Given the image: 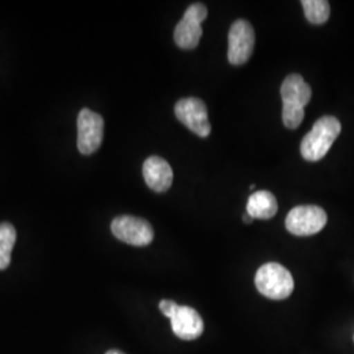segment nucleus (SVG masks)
Returning a JSON list of instances; mask_svg holds the SVG:
<instances>
[{
	"mask_svg": "<svg viewBox=\"0 0 354 354\" xmlns=\"http://www.w3.org/2000/svg\"><path fill=\"white\" fill-rule=\"evenodd\" d=\"M340 131L342 124L337 118L332 115L319 118L301 143L302 156L308 162H317L323 159L333 142L340 136Z\"/></svg>",
	"mask_w": 354,
	"mask_h": 354,
	"instance_id": "nucleus-1",
	"label": "nucleus"
},
{
	"mask_svg": "<svg viewBox=\"0 0 354 354\" xmlns=\"http://www.w3.org/2000/svg\"><path fill=\"white\" fill-rule=\"evenodd\" d=\"M257 290L264 297L274 301L286 299L294 290V279L285 266L268 263L261 266L254 277Z\"/></svg>",
	"mask_w": 354,
	"mask_h": 354,
	"instance_id": "nucleus-2",
	"label": "nucleus"
},
{
	"mask_svg": "<svg viewBox=\"0 0 354 354\" xmlns=\"http://www.w3.org/2000/svg\"><path fill=\"white\" fill-rule=\"evenodd\" d=\"M328 216L324 209L315 205L297 206L286 216L285 226L295 236H310L322 231L327 225Z\"/></svg>",
	"mask_w": 354,
	"mask_h": 354,
	"instance_id": "nucleus-3",
	"label": "nucleus"
},
{
	"mask_svg": "<svg viewBox=\"0 0 354 354\" xmlns=\"http://www.w3.org/2000/svg\"><path fill=\"white\" fill-rule=\"evenodd\" d=\"M112 232L118 241H124L130 245L145 247L149 245L153 239V230L151 225L137 216L121 215L114 218L112 222Z\"/></svg>",
	"mask_w": 354,
	"mask_h": 354,
	"instance_id": "nucleus-4",
	"label": "nucleus"
},
{
	"mask_svg": "<svg viewBox=\"0 0 354 354\" xmlns=\"http://www.w3.org/2000/svg\"><path fill=\"white\" fill-rule=\"evenodd\" d=\"M104 138L102 115L89 109H82L77 115V149L83 155L97 151Z\"/></svg>",
	"mask_w": 354,
	"mask_h": 354,
	"instance_id": "nucleus-5",
	"label": "nucleus"
},
{
	"mask_svg": "<svg viewBox=\"0 0 354 354\" xmlns=\"http://www.w3.org/2000/svg\"><path fill=\"white\" fill-rule=\"evenodd\" d=\"M254 30L247 20H236L228 32V62L244 64L252 55Z\"/></svg>",
	"mask_w": 354,
	"mask_h": 354,
	"instance_id": "nucleus-6",
	"label": "nucleus"
},
{
	"mask_svg": "<svg viewBox=\"0 0 354 354\" xmlns=\"http://www.w3.org/2000/svg\"><path fill=\"white\" fill-rule=\"evenodd\" d=\"M175 114L178 121L188 127L190 131L203 138L209 137L212 127L209 122L207 108L203 100L196 97L181 99L175 105Z\"/></svg>",
	"mask_w": 354,
	"mask_h": 354,
	"instance_id": "nucleus-7",
	"label": "nucleus"
},
{
	"mask_svg": "<svg viewBox=\"0 0 354 354\" xmlns=\"http://www.w3.org/2000/svg\"><path fill=\"white\" fill-rule=\"evenodd\" d=\"M171 326L177 337L185 342L198 339L203 332V317L188 306H177L176 311L171 317Z\"/></svg>",
	"mask_w": 354,
	"mask_h": 354,
	"instance_id": "nucleus-8",
	"label": "nucleus"
},
{
	"mask_svg": "<svg viewBox=\"0 0 354 354\" xmlns=\"http://www.w3.org/2000/svg\"><path fill=\"white\" fill-rule=\"evenodd\" d=\"M143 177L150 189L156 193H165L172 185L174 172L163 158L150 156L143 165Z\"/></svg>",
	"mask_w": 354,
	"mask_h": 354,
	"instance_id": "nucleus-9",
	"label": "nucleus"
},
{
	"mask_svg": "<svg viewBox=\"0 0 354 354\" xmlns=\"http://www.w3.org/2000/svg\"><path fill=\"white\" fill-rule=\"evenodd\" d=\"M281 96L283 104H291L304 108L311 100L313 91L304 82L302 76L291 74L283 80L281 86Z\"/></svg>",
	"mask_w": 354,
	"mask_h": 354,
	"instance_id": "nucleus-10",
	"label": "nucleus"
},
{
	"mask_svg": "<svg viewBox=\"0 0 354 354\" xmlns=\"http://www.w3.org/2000/svg\"><path fill=\"white\" fill-rule=\"evenodd\" d=\"M279 205L274 194L268 190H259L250 196L247 203V213L253 219H270L277 214Z\"/></svg>",
	"mask_w": 354,
	"mask_h": 354,
	"instance_id": "nucleus-11",
	"label": "nucleus"
},
{
	"mask_svg": "<svg viewBox=\"0 0 354 354\" xmlns=\"http://www.w3.org/2000/svg\"><path fill=\"white\" fill-rule=\"evenodd\" d=\"M203 36V26L200 23L183 16L180 23L175 28L174 38L177 46L185 50H192L198 46Z\"/></svg>",
	"mask_w": 354,
	"mask_h": 354,
	"instance_id": "nucleus-12",
	"label": "nucleus"
},
{
	"mask_svg": "<svg viewBox=\"0 0 354 354\" xmlns=\"http://www.w3.org/2000/svg\"><path fill=\"white\" fill-rule=\"evenodd\" d=\"M16 241V230L11 223H0V270L11 264V253Z\"/></svg>",
	"mask_w": 354,
	"mask_h": 354,
	"instance_id": "nucleus-13",
	"label": "nucleus"
},
{
	"mask_svg": "<svg viewBox=\"0 0 354 354\" xmlns=\"http://www.w3.org/2000/svg\"><path fill=\"white\" fill-rule=\"evenodd\" d=\"M302 6H304V15L311 24L320 26L328 20L329 15H330L328 1H326V0H304Z\"/></svg>",
	"mask_w": 354,
	"mask_h": 354,
	"instance_id": "nucleus-14",
	"label": "nucleus"
},
{
	"mask_svg": "<svg viewBox=\"0 0 354 354\" xmlns=\"http://www.w3.org/2000/svg\"><path fill=\"white\" fill-rule=\"evenodd\" d=\"M304 118V108L291 104H283L282 121L288 129H297L302 124Z\"/></svg>",
	"mask_w": 354,
	"mask_h": 354,
	"instance_id": "nucleus-15",
	"label": "nucleus"
},
{
	"mask_svg": "<svg viewBox=\"0 0 354 354\" xmlns=\"http://www.w3.org/2000/svg\"><path fill=\"white\" fill-rule=\"evenodd\" d=\"M184 16L201 24L203 20L207 17V8L201 3H194V4L188 7V10L185 11Z\"/></svg>",
	"mask_w": 354,
	"mask_h": 354,
	"instance_id": "nucleus-16",
	"label": "nucleus"
},
{
	"mask_svg": "<svg viewBox=\"0 0 354 354\" xmlns=\"http://www.w3.org/2000/svg\"><path fill=\"white\" fill-rule=\"evenodd\" d=\"M177 306L178 304H175L174 301H168V299H165V301H162L160 304H159V308H160V311L163 313V315L167 317H169L174 315V313L176 311Z\"/></svg>",
	"mask_w": 354,
	"mask_h": 354,
	"instance_id": "nucleus-17",
	"label": "nucleus"
},
{
	"mask_svg": "<svg viewBox=\"0 0 354 354\" xmlns=\"http://www.w3.org/2000/svg\"><path fill=\"white\" fill-rule=\"evenodd\" d=\"M243 221H244L245 223H251V222H253V218L251 215L248 214V213H245V214L243 215Z\"/></svg>",
	"mask_w": 354,
	"mask_h": 354,
	"instance_id": "nucleus-18",
	"label": "nucleus"
},
{
	"mask_svg": "<svg viewBox=\"0 0 354 354\" xmlns=\"http://www.w3.org/2000/svg\"><path fill=\"white\" fill-rule=\"evenodd\" d=\"M106 354H125V353H122V352H120V351H109V352H106Z\"/></svg>",
	"mask_w": 354,
	"mask_h": 354,
	"instance_id": "nucleus-19",
	"label": "nucleus"
}]
</instances>
